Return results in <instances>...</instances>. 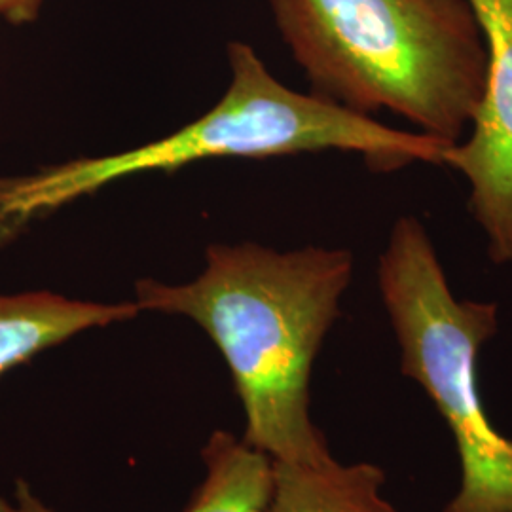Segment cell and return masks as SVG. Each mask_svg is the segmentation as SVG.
<instances>
[{
    "mask_svg": "<svg viewBox=\"0 0 512 512\" xmlns=\"http://www.w3.org/2000/svg\"><path fill=\"white\" fill-rule=\"evenodd\" d=\"M351 277L348 249L213 243L202 274L186 283L137 279L133 302L141 313L190 319L211 338L243 406L249 446L281 463L321 465L334 456L311 420V372Z\"/></svg>",
    "mask_w": 512,
    "mask_h": 512,
    "instance_id": "6da1fadb",
    "label": "cell"
},
{
    "mask_svg": "<svg viewBox=\"0 0 512 512\" xmlns=\"http://www.w3.org/2000/svg\"><path fill=\"white\" fill-rule=\"evenodd\" d=\"M226 57V92L183 128L112 154L0 175V249L40 220L139 175L177 173L209 160H266L325 150L361 154L372 171L389 173L412 162L442 164L444 150L452 147L423 133L387 128L313 93L294 92L249 42H228Z\"/></svg>",
    "mask_w": 512,
    "mask_h": 512,
    "instance_id": "7a4b0ae2",
    "label": "cell"
},
{
    "mask_svg": "<svg viewBox=\"0 0 512 512\" xmlns=\"http://www.w3.org/2000/svg\"><path fill=\"white\" fill-rule=\"evenodd\" d=\"M311 92L370 116L391 110L458 145L486 88V44L469 0H268Z\"/></svg>",
    "mask_w": 512,
    "mask_h": 512,
    "instance_id": "3957f363",
    "label": "cell"
},
{
    "mask_svg": "<svg viewBox=\"0 0 512 512\" xmlns=\"http://www.w3.org/2000/svg\"><path fill=\"white\" fill-rule=\"evenodd\" d=\"M378 287L404 376L425 391L456 442L461 482L444 512H512V439L492 425L476 380L478 353L499 330V306L454 296L414 217L395 222Z\"/></svg>",
    "mask_w": 512,
    "mask_h": 512,
    "instance_id": "277c9868",
    "label": "cell"
},
{
    "mask_svg": "<svg viewBox=\"0 0 512 512\" xmlns=\"http://www.w3.org/2000/svg\"><path fill=\"white\" fill-rule=\"evenodd\" d=\"M486 44V88L465 143L442 164L471 186L469 205L495 264L512 262V0H469Z\"/></svg>",
    "mask_w": 512,
    "mask_h": 512,
    "instance_id": "5b68a950",
    "label": "cell"
},
{
    "mask_svg": "<svg viewBox=\"0 0 512 512\" xmlns=\"http://www.w3.org/2000/svg\"><path fill=\"white\" fill-rule=\"evenodd\" d=\"M141 315L133 300L95 302L54 291L0 293V378L88 330Z\"/></svg>",
    "mask_w": 512,
    "mask_h": 512,
    "instance_id": "8992f818",
    "label": "cell"
},
{
    "mask_svg": "<svg viewBox=\"0 0 512 512\" xmlns=\"http://www.w3.org/2000/svg\"><path fill=\"white\" fill-rule=\"evenodd\" d=\"M384 486V471L374 463L274 461L270 512H399L385 499Z\"/></svg>",
    "mask_w": 512,
    "mask_h": 512,
    "instance_id": "52a82bcc",
    "label": "cell"
},
{
    "mask_svg": "<svg viewBox=\"0 0 512 512\" xmlns=\"http://www.w3.org/2000/svg\"><path fill=\"white\" fill-rule=\"evenodd\" d=\"M205 476L183 512H270L274 459L217 429L202 450Z\"/></svg>",
    "mask_w": 512,
    "mask_h": 512,
    "instance_id": "ba28073f",
    "label": "cell"
},
{
    "mask_svg": "<svg viewBox=\"0 0 512 512\" xmlns=\"http://www.w3.org/2000/svg\"><path fill=\"white\" fill-rule=\"evenodd\" d=\"M0 512H55L50 509L33 490V486L25 480L18 478L14 484L12 497L0 495Z\"/></svg>",
    "mask_w": 512,
    "mask_h": 512,
    "instance_id": "9c48e42d",
    "label": "cell"
},
{
    "mask_svg": "<svg viewBox=\"0 0 512 512\" xmlns=\"http://www.w3.org/2000/svg\"><path fill=\"white\" fill-rule=\"evenodd\" d=\"M46 0H0V21L23 27L40 18Z\"/></svg>",
    "mask_w": 512,
    "mask_h": 512,
    "instance_id": "30bf717a",
    "label": "cell"
}]
</instances>
